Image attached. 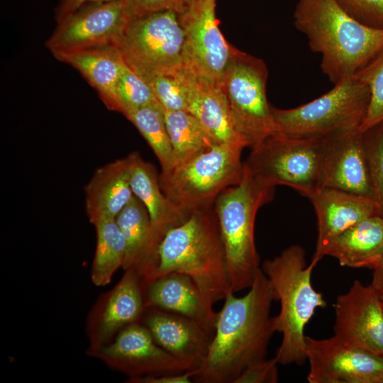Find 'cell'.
Instances as JSON below:
<instances>
[{
	"label": "cell",
	"mask_w": 383,
	"mask_h": 383,
	"mask_svg": "<svg viewBox=\"0 0 383 383\" xmlns=\"http://www.w3.org/2000/svg\"><path fill=\"white\" fill-rule=\"evenodd\" d=\"M274 301V291L262 270L245 295L237 297L229 292L218 311L207 355L193 382L234 383L248 367L265 360L275 333L270 316Z\"/></svg>",
	"instance_id": "6da1fadb"
},
{
	"label": "cell",
	"mask_w": 383,
	"mask_h": 383,
	"mask_svg": "<svg viewBox=\"0 0 383 383\" xmlns=\"http://www.w3.org/2000/svg\"><path fill=\"white\" fill-rule=\"evenodd\" d=\"M294 23L334 84L354 77L383 48V28L360 22L335 0H299Z\"/></svg>",
	"instance_id": "7a4b0ae2"
},
{
	"label": "cell",
	"mask_w": 383,
	"mask_h": 383,
	"mask_svg": "<svg viewBox=\"0 0 383 383\" xmlns=\"http://www.w3.org/2000/svg\"><path fill=\"white\" fill-rule=\"evenodd\" d=\"M158 254L155 279L172 272L184 274L213 304L232 292L214 206L192 213L185 222L170 230Z\"/></svg>",
	"instance_id": "3957f363"
},
{
	"label": "cell",
	"mask_w": 383,
	"mask_h": 383,
	"mask_svg": "<svg viewBox=\"0 0 383 383\" xmlns=\"http://www.w3.org/2000/svg\"><path fill=\"white\" fill-rule=\"evenodd\" d=\"M314 267L306 265L305 250L299 245L287 247L261 265L280 303L279 314L272 317L275 332L282 334L274 356L278 364L300 366L307 360L304 328L316 309L326 306L323 294L311 284Z\"/></svg>",
	"instance_id": "277c9868"
},
{
	"label": "cell",
	"mask_w": 383,
	"mask_h": 383,
	"mask_svg": "<svg viewBox=\"0 0 383 383\" xmlns=\"http://www.w3.org/2000/svg\"><path fill=\"white\" fill-rule=\"evenodd\" d=\"M275 187L254 175L244 163L240 182L223 190L214 209L223 242L233 292L249 289L261 270L255 242L258 210L270 202Z\"/></svg>",
	"instance_id": "5b68a950"
},
{
	"label": "cell",
	"mask_w": 383,
	"mask_h": 383,
	"mask_svg": "<svg viewBox=\"0 0 383 383\" xmlns=\"http://www.w3.org/2000/svg\"><path fill=\"white\" fill-rule=\"evenodd\" d=\"M245 148L218 143L168 173L159 174L163 194L186 214L213 206L218 196L243 174Z\"/></svg>",
	"instance_id": "8992f818"
},
{
	"label": "cell",
	"mask_w": 383,
	"mask_h": 383,
	"mask_svg": "<svg viewBox=\"0 0 383 383\" xmlns=\"http://www.w3.org/2000/svg\"><path fill=\"white\" fill-rule=\"evenodd\" d=\"M326 140L275 131L251 148L244 163L264 182L292 187L310 199L322 189Z\"/></svg>",
	"instance_id": "52a82bcc"
},
{
	"label": "cell",
	"mask_w": 383,
	"mask_h": 383,
	"mask_svg": "<svg viewBox=\"0 0 383 383\" xmlns=\"http://www.w3.org/2000/svg\"><path fill=\"white\" fill-rule=\"evenodd\" d=\"M367 86L355 76L299 106H272L276 131L299 137L328 138L360 128L370 102Z\"/></svg>",
	"instance_id": "ba28073f"
},
{
	"label": "cell",
	"mask_w": 383,
	"mask_h": 383,
	"mask_svg": "<svg viewBox=\"0 0 383 383\" xmlns=\"http://www.w3.org/2000/svg\"><path fill=\"white\" fill-rule=\"evenodd\" d=\"M116 47L140 76L172 74L185 67L184 30L172 10L130 18Z\"/></svg>",
	"instance_id": "9c48e42d"
},
{
	"label": "cell",
	"mask_w": 383,
	"mask_h": 383,
	"mask_svg": "<svg viewBox=\"0 0 383 383\" xmlns=\"http://www.w3.org/2000/svg\"><path fill=\"white\" fill-rule=\"evenodd\" d=\"M267 76L262 60L236 49L219 84L235 126L250 149L276 131L267 98Z\"/></svg>",
	"instance_id": "30bf717a"
},
{
	"label": "cell",
	"mask_w": 383,
	"mask_h": 383,
	"mask_svg": "<svg viewBox=\"0 0 383 383\" xmlns=\"http://www.w3.org/2000/svg\"><path fill=\"white\" fill-rule=\"evenodd\" d=\"M179 18L184 35L185 67L219 85L237 48L220 30L216 0H194Z\"/></svg>",
	"instance_id": "8fae6325"
},
{
	"label": "cell",
	"mask_w": 383,
	"mask_h": 383,
	"mask_svg": "<svg viewBox=\"0 0 383 383\" xmlns=\"http://www.w3.org/2000/svg\"><path fill=\"white\" fill-rule=\"evenodd\" d=\"M129 20L123 0L86 5L57 21L45 45L52 53L116 46Z\"/></svg>",
	"instance_id": "7c38bea8"
},
{
	"label": "cell",
	"mask_w": 383,
	"mask_h": 383,
	"mask_svg": "<svg viewBox=\"0 0 383 383\" xmlns=\"http://www.w3.org/2000/svg\"><path fill=\"white\" fill-rule=\"evenodd\" d=\"M309 383H382L383 358L335 336L305 337Z\"/></svg>",
	"instance_id": "4fadbf2b"
},
{
	"label": "cell",
	"mask_w": 383,
	"mask_h": 383,
	"mask_svg": "<svg viewBox=\"0 0 383 383\" xmlns=\"http://www.w3.org/2000/svg\"><path fill=\"white\" fill-rule=\"evenodd\" d=\"M333 306L334 336L383 358V304L378 291L356 279Z\"/></svg>",
	"instance_id": "5bb4252c"
},
{
	"label": "cell",
	"mask_w": 383,
	"mask_h": 383,
	"mask_svg": "<svg viewBox=\"0 0 383 383\" xmlns=\"http://www.w3.org/2000/svg\"><path fill=\"white\" fill-rule=\"evenodd\" d=\"M101 352L132 378L193 370L158 345L148 329L138 323L123 328Z\"/></svg>",
	"instance_id": "9a60e30c"
},
{
	"label": "cell",
	"mask_w": 383,
	"mask_h": 383,
	"mask_svg": "<svg viewBox=\"0 0 383 383\" xmlns=\"http://www.w3.org/2000/svg\"><path fill=\"white\" fill-rule=\"evenodd\" d=\"M309 199L317 218L318 235L310 262L315 267L345 230L365 218L380 215L372 199L339 189L323 188Z\"/></svg>",
	"instance_id": "2e32d148"
},
{
	"label": "cell",
	"mask_w": 383,
	"mask_h": 383,
	"mask_svg": "<svg viewBox=\"0 0 383 383\" xmlns=\"http://www.w3.org/2000/svg\"><path fill=\"white\" fill-rule=\"evenodd\" d=\"M323 188L339 189L374 200L362 133L359 129L327 138Z\"/></svg>",
	"instance_id": "e0dca14e"
},
{
	"label": "cell",
	"mask_w": 383,
	"mask_h": 383,
	"mask_svg": "<svg viewBox=\"0 0 383 383\" xmlns=\"http://www.w3.org/2000/svg\"><path fill=\"white\" fill-rule=\"evenodd\" d=\"M143 314V325L158 345L193 370L199 368L213 334L194 320L168 311L148 307Z\"/></svg>",
	"instance_id": "ac0fdd59"
},
{
	"label": "cell",
	"mask_w": 383,
	"mask_h": 383,
	"mask_svg": "<svg viewBox=\"0 0 383 383\" xmlns=\"http://www.w3.org/2000/svg\"><path fill=\"white\" fill-rule=\"evenodd\" d=\"M145 308L173 312L197 322L213 334L218 312L189 276L176 272L157 277L144 288Z\"/></svg>",
	"instance_id": "d6986e66"
},
{
	"label": "cell",
	"mask_w": 383,
	"mask_h": 383,
	"mask_svg": "<svg viewBox=\"0 0 383 383\" xmlns=\"http://www.w3.org/2000/svg\"><path fill=\"white\" fill-rule=\"evenodd\" d=\"M182 77L187 95V111L199 121L209 135L217 143L248 147L235 126L221 87L185 67Z\"/></svg>",
	"instance_id": "ffe728a7"
},
{
	"label": "cell",
	"mask_w": 383,
	"mask_h": 383,
	"mask_svg": "<svg viewBox=\"0 0 383 383\" xmlns=\"http://www.w3.org/2000/svg\"><path fill=\"white\" fill-rule=\"evenodd\" d=\"M134 152L116 160L94 172L85 186V206L89 221L116 219L134 196L131 176Z\"/></svg>",
	"instance_id": "44dd1931"
},
{
	"label": "cell",
	"mask_w": 383,
	"mask_h": 383,
	"mask_svg": "<svg viewBox=\"0 0 383 383\" xmlns=\"http://www.w3.org/2000/svg\"><path fill=\"white\" fill-rule=\"evenodd\" d=\"M126 243L123 267L134 271L144 287L152 281L159 262V247L154 239L148 212L135 195L116 218Z\"/></svg>",
	"instance_id": "7402d4cb"
},
{
	"label": "cell",
	"mask_w": 383,
	"mask_h": 383,
	"mask_svg": "<svg viewBox=\"0 0 383 383\" xmlns=\"http://www.w3.org/2000/svg\"><path fill=\"white\" fill-rule=\"evenodd\" d=\"M52 54L58 60L77 70L96 90L108 109L120 112L116 86L126 62L116 46L60 51Z\"/></svg>",
	"instance_id": "603a6c76"
},
{
	"label": "cell",
	"mask_w": 383,
	"mask_h": 383,
	"mask_svg": "<svg viewBox=\"0 0 383 383\" xmlns=\"http://www.w3.org/2000/svg\"><path fill=\"white\" fill-rule=\"evenodd\" d=\"M131 187L133 194L141 201L148 212L154 239L158 247L170 230L190 217L165 196L154 165L145 161L135 151Z\"/></svg>",
	"instance_id": "cb8c5ba5"
},
{
	"label": "cell",
	"mask_w": 383,
	"mask_h": 383,
	"mask_svg": "<svg viewBox=\"0 0 383 383\" xmlns=\"http://www.w3.org/2000/svg\"><path fill=\"white\" fill-rule=\"evenodd\" d=\"M326 255L341 266L372 268L383 255V217L365 218L345 230L332 242Z\"/></svg>",
	"instance_id": "d4e9b609"
},
{
	"label": "cell",
	"mask_w": 383,
	"mask_h": 383,
	"mask_svg": "<svg viewBox=\"0 0 383 383\" xmlns=\"http://www.w3.org/2000/svg\"><path fill=\"white\" fill-rule=\"evenodd\" d=\"M145 309L144 286L133 270L126 274L113 290L101 316L98 338L103 342L121 328H124L143 316Z\"/></svg>",
	"instance_id": "484cf974"
},
{
	"label": "cell",
	"mask_w": 383,
	"mask_h": 383,
	"mask_svg": "<svg viewBox=\"0 0 383 383\" xmlns=\"http://www.w3.org/2000/svg\"><path fill=\"white\" fill-rule=\"evenodd\" d=\"M164 113L173 151L171 170L218 144L190 112L164 109Z\"/></svg>",
	"instance_id": "4316f807"
},
{
	"label": "cell",
	"mask_w": 383,
	"mask_h": 383,
	"mask_svg": "<svg viewBox=\"0 0 383 383\" xmlns=\"http://www.w3.org/2000/svg\"><path fill=\"white\" fill-rule=\"evenodd\" d=\"M96 247L91 267V279L96 286L110 282L115 272L123 267L126 259V243L116 219L94 224Z\"/></svg>",
	"instance_id": "83f0119b"
},
{
	"label": "cell",
	"mask_w": 383,
	"mask_h": 383,
	"mask_svg": "<svg viewBox=\"0 0 383 383\" xmlns=\"http://www.w3.org/2000/svg\"><path fill=\"white\" fill-rule=\"evenodd\" d=\"M126 118L138 130L157 157L160 173L169 172L172 167L173 151L167 132L164 109L159 101L143 106Z\"/></svg>",
	"instance_id": "f1b7e54d"
},
{
	"label": "cell",
	"mask_w": 383,
	"mask_h": 383,
	"mask_svg": "<svg viewBox=\"0 0 383 383\" xmlns=\"http://www.w3.org/2000/svg\"><path fill=\"white\" fill-rule=\"evenodd\" d=\"M370 90V102L360 126L365 132L383 123V48L355 75Z\"/></svg>",
	"instance_id": "f546056e"
},
{
	"label": "cell",
	"mask_w": 383,
	"mask_h": 383,
	"mask_svg": "<svg viewBox=\"0 0 383 383\" xmlns=\"http://www.w3.org/2000/svg\"><path fill=\"white\" fill-rule=\"evenodd\" d=\"M116 97L120 113L126 118L133 111L158 101L150 84L127 62L117 83Z\"/></svg>",
	"instance_id": "4dcf8cb0"
},
{
	"label": "cell",
	"mask_w": 383,
	"mask_h": 383,
	"mask_svg": "<svg viewBox=\"0 0 383 383\" xmlns=\"http://www.w3.org/2000/svg\"><path fill=\"white\" fill-rule=\"evenodd\" d=\"M373 198L383 217V123L362 132Z\"/></svg>",
	"instance_id": "1f68e13d"
},
{
	"label": "cell",
	"mask_w": 383,
	"mask_h": 383,
	"mask_svg": "<svg viewBox=\"0 0 383 383\" xmlns=\"http://www.w3.org/2000/svg\"><path fill=\"white\" fill-rule=\"evenodd\" d=\"M183 69L172 74L141 75L150 84L157 101L165 110L187 111L188 101L182 77Z\"/></svg>",
	"instance_id": "d6a6232c"
},
{
	"label": "cell",
	"mask_w": 383,
	"mask_h": 383,
	"mask_svg": "<svg viewBox=\"0 0 383 383\" xmlns=\"http://www.w3.org/2000/svg\"><path fill=\"white\" fill-rule=\"evenodd\" d=\"M348 14L360 22L383 28V0H335Z\"/></svg>",
	"instance_id": "836d02e7"
},
{
	"label": "cell",
	"mask_w": 383,
	"mask_h": 383,
	"mask_svg": "<svg viewBox=\"0 0 383 383\" xmlns=\"http://www.w3.org/2000/svg\"><path fill=\"white\" fill-rule=\"evenodd\" d=\"M194 0H123L130 18L172 10L182 13Z\"/></svg>",
	"instance_id": "e575fe53"
},
{
	"label": "cell",
	"mask_w": 383,
	"mask_h": 383,
	"mask_svg": "<svg viewBox=\"0 0 383 383\" xmlns=\"http://www.w3.org/2000/svg\"><path fill=\"white\" fill-rule=\"evenodd\" d=\"M278 362L274 358L264 360L244 370L234 383H277Z\"/></svg>",
	"instance_id": "d590c367"
},
{
	"label": "cell",
	"mask_w": 383,
	"mask_h": 383,
	"mask_svg": "<svg viewBox=\"0 0 383 383\" xmlns=\"http://www.w3.org/2000/svg\"><path fill=\"white\" fill-rule=\"evenodd\" d=\"M196 370L175 374L151 375L132 378L134 382L140 383H191Z\"/></svg>",
	"instance_id": "8d00e7d4"
},
{
	"label": "cell",
	"mask_w": 383,
	"mask_h": 383,
	"mask_svg": "<svg viewBox=\"0 0 383 383\" xmlns=\"http://www.w3.org/2000/svg\"><path fill=\"white\" fill-rule=\"evenodd\" d=\"M109 1L113 0H59L55 9V20H60L86 5Z\"/></svg>",
	"instance_id": "74e56055"
},
{
	"label": "cell",
	"mask_w": 383,
	"mask_h": 383,
	"mask_svg": "<svg viewBox=\"0 0 383 383\" xmlns=\"http://www.w3.org/2000/svg\"><path fill=\"white\" fill-rule=\"evenodd\" d=\"M372 269L373 270L372 286L377 291L383 290V255Z\"/></svg>",
	"instance_id": "f35d334b"
},
{
	"label": "cell",
	"mask_w": 383,
	"mask_h": 383,
	"mask_svg": "<svg viewBox=\"0 0 383 383\" xmlns=\"http://www.w3.org/2000/svg\"><path fill=\"white\" fill-rule=\"evenodd\" d=\"M378 292H379V297L382 301L383 302V290L378 291Z\"/></svg>",
	"instance_id": "ab89813d"
},
{
	"label": "cell",
	"mask_w": 383,
	"mask_h": 383,
	"mask_svg": "<svg viewBox=\"0 0 383 383\" xmlns=\"http://www.w3.org/2000/svg\"><path fill=\"white\" fill-rule=\"evenodd\" d=\"M382 383H383V379H382Z\"/></svg>",
	"instance_id": "60d3db41"
},
{
	"label": "cell",
	"mask_w": 383,
	"mask_h": 383,
	"mask_svg": "<svg viewBox=\"0 0 383 383\" xmlns=\"http://www.w3.org/2000/svg\"><path fill=\"white\" fill-rule=\"evenodd\" d=\"M382 304H383V302H382Z\"/></svg>",
	"instance_id": "b9f144b4"
}]
</instances>
